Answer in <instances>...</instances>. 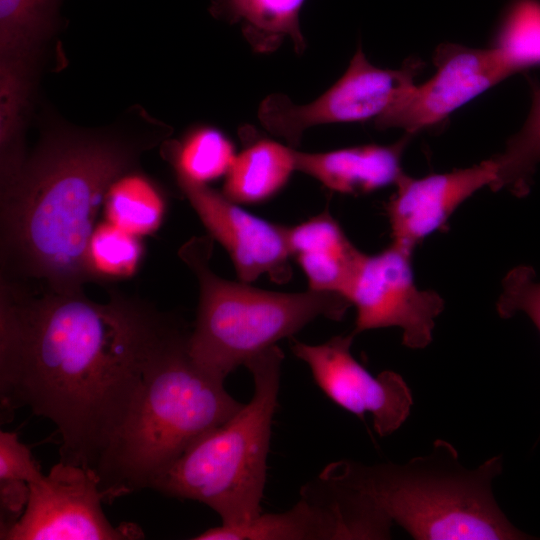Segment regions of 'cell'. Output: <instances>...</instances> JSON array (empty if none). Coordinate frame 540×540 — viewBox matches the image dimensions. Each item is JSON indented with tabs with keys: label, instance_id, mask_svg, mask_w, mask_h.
<instances>
[{
	"label": "cell",
	"instance_id": "cell-6",
	"mask_svg": "<svg viewBox=\"0 0 540 540\" xmlns=\"http://www.w3.org/2000/svg\"><path fill=\"white\" fill-rule=\"evenodd\" d=\"M212 250L210 235L193 237L182 245L179 256L199 285L188 351L200 368L219 380L316 318L341 320L352 307L336 293L274 292L222 278L210 267Z\"/></svg>",
	"mask_w": 540,
	"mask_h": 540
},
{
	"label": "cell",
	"instance_id": "cell-17",
	"mask_svg": "<svg viewBox=\"0 0 540 540\" xmlns=\"http://www.w3.org/2000/svg\"><path fill=\"white\" fill-rule=\"evenodd\" d=\"M294 149L258 140L236 155L226 174L223 194L238 204H256L275 196L296 171Z\"/></svg>",
	"mask_w": 540,
	"mask_h": 540
},
{
	"label": "cell",
	"instance_id": "cell-15",
	"mask_svg": "<svg viewBox=\"0 0 540 540\" xmlns=\"http://www.w3.org/2000/svg\"><path fill=\"white\" fill-rule=\"evenodd\" d=\"M288 244L292 258L307 278L309 289L347 298L363 253L328 212L288 227Z\"/></svg>",
	"mask_w": 540,
	"mask_h": 540
},
{
	"label": "cell",
	"instance_id": "cell-5",
	"mask_svg": "<svg viewBox=\"0 0 540 540\" xmlns=\"http://www.w3.org/2000/svg\"><path fill=\"white\" fill-rule=\"evenodd\" d=\"M283 358L275 345L250 359L245 364L254 384L250 401L194 441L152 489L207 505L224 527L236 529L252 523L262 513Z\"/></svg>",
	"mask_w": 540,
	"mask_h": 540
},
{
	"label": "cell",
	"instance_id": "cell-13",
	"mask_svg": "<svg viewBox=\"0 0 540 540\" xmlns=\"http://www.w3.org/2000/svg\"><path fill=\"white\" fill-rule=\"evenodd\" d=\"M493 158L451 172L413 178L405 173L395 183L387 214L392 243L411 252L441 229L474 193L496 180Z\"/></svg>",
	"mask_w": 540,
	"mask_h": 540
},
{
	"label": "cell",
	"instance_id": "cell-12",
	"mask_svg": "<svg viewBox=\"0 0 540 540\" xmlns=\"http://www.w3.org/2000/svg\"><path fill=\"white\" fill-rule=\"evenodd\" d=\"M177 180L210 236L226 249L240 281L262 275L277 283L291 278L288 227L253 215L207 184Z\"/></svg>",
	"mask_w": 540,
	"mask_h": 540
},
{
	"label": "cell",
	"instance_id": "cell-25",
	"mask_svg": "<svg viewBox=\"0 0 540 540\" xmlns=\"http://www.w3.org/2000/svg\"><path fill=\"white\" fill-rule=\"evenodd\" d=\"M496 308L502 318L526 314L540 332V281L533 268L522 265L507 273Z\"/></svg>",
	"mask_w": 540,
	"mask_h": 540
},
{
	"label": "cell",
	"instance_id": "cell-11",
	"mask_svg": "<svg viewBox=\"0 0 540 540\" xmlns=\"http://www.w3.org/2000/svg\"><path fill=\"white\" fill-rule=\"evenodd\" d=\"M355 335H338L321 344L294 341V355L305 362L324 394L346 411L363 418L371 413L376 433L388 436L410 414L412 393L404 379L393 371L373 376L352 355Z\"/></svg>",
	"mask_w": 540,
	"mask_h": 540
},
{
	"label": "cell",
	"instance_id": "cell-10",
	"mask_svg": "<svg viewBox=\"0 0 540 540\" xmlns=\"http://www.w3.org/2000/svg\"><path fill=\"white\" fill-rule=\"evenodd\" d=\"M435 74L410 87L374 122L380 129L411 134L434 125L515 71L495 47L440 44L433 55Z\"/></svg>",
	"mask_w": 540,
	"mask_h": 540
},
{
	"label": "cell",
	"instance_id": "cell-24",
	"mask_svg": "<svg viewBox=\"0 0 540 540\" xmlns=\"http://www.w3.org/2000/svg\"><path fill=\"white\" fill-rule=\"evenodd\" d=\"M495 43L516 73L540 65V1L516 0L505 14Z\"/></svg>",
	"mask_w": 540,
	"mask_h": 540
},
{
	"label": "cell",
	"instance_id": "cell-7",
	"mask_svg": "<svg viewBox=\"0 0 540 540\" xmlns=\"http://www.w3.org/2000/svg\"><path fill=\"white\" fill-rule=\"evenodd\" d=\"M421 67L420 60L411 59L400 69L379 68L359 47L342 77L317 99L297 105L282 94H272L261 103L258 117L269 132L297 145L313 126L375 121L415 84Z\"/></svg>",
	"mask_w": 540,
	"mask_h": 540
},
{
	"label": "cell",
	"instance_id": "cell-9",
	"mask_svg": "<svg viewBox=\"0 0 540 540\" xmlns=\"http://www.w3.org/2000/svg\"><path fill=\"white\" fill-rule=\"evenodd\" d=\"M411 255L392 242L379 253H363L347 292L356 309L355 336L371 329L398 327L408 348L422 349L431 343L444 301L437 292L416 285Z\"/></svg>",
	"mask_w": 540,
	"mask_h": 540
},
{
	"label": "cell",
	"instance_id": "cell-8",
	"mask_svg": "<svg viewBox=\"0 0 540 540\" xmlns=\"http://www.w3.org/2000/svg\"><path fill=\"white\" fill-rule=\"evenodd\" d=\"M25 510L1 540H132L144 538L132 522L111 524L97 473L59 460L29 484Z\"/></svg>",
	"mask_w": 540,
	"mask_h": 540
},
{
	"label": "cell",
	"instance_id": "cell-21",
	"mask_svg": "<svg viewBox=\"0 0 540 540\" xmlns=\"http://www.w3.org/2000/svg\"><path fill=\"white\" fill-rule=\"evenodd\" d=\"M492 158L497 172L491 189L526 195L540 163V86L533 87L532 105L525 123L507 141L504 150Z\"/></svg>",
	"mask_w": 540,
	"mask_h": 540
},
{
	"label": "cell",
	"instance_id": "cell-19",
	"mask_svg": "<svg viewBox=\"0 0 540 540\" xmlns=\"http://www.w3.org/2000/svg\"><path fill=\"white\" fill-rule=\"evenodd\" d=\"M103 210L108 222L142 237L160 227L166 214V201L146 177L125 173L107 190Z\"/></svg>",
	"mask_w": 540,
	"mask_h": 540
},
{
	"label": "cell",
	"instance_id": "cell-22",
	"mask_svg": "<svg viewBox=\"0 0 540 540\" xmlns=\"http://www.w3.org/2000/svg\"><path fill=\"white\" fill-rule=\"evenodd\" d=\"M167 156L177 177L207 184L228 173L236 154L233 144L222 132L200 128L180 143L171 145Z\"/></svg>",
	"mask_w": 540,
	"mask_h": 540
},
{
	"label": "cell",
	"instance_id": "cell-3",
	"mask_svg": "<svg viewBox=\"0 0 540 540\" xmlns=\"http://www.w3.org/2000/svg\"><path fill=\"white\" fill-rule=\"evenodd\" d=\"M502 468L500 455L466 468L455 447L437 439L429 454L404 464L340 460L323 472L358 492L417 540L530 539L496 502L492 483Z\"/></svg>",
	"mask_w": 540,
	"mask_h": 540
},
{
	"label": "cell",
	"instance_id": "cell-4",
	"mask_svg": "<svg viewBox=\"0 0 540 540\" xmlns=\"http://www.w3.org/2000/svg\"><path fill=\"white\" fill-rule=\"evenodd\" d=\"M189 334L180 320L97 469L105 502L152 488L194 441L242 407L224 381L193 361Z\"/></svg>",
	"mask_w": 540,
	"mask_h": 540
},
{
	"label": "cell",
	"instance_id": "cell-14",
	"mask_svg": "<svg viewBox=\"0 0 540 540\" xmlns=\"http://www.w3.org/2000/svg\"><path fill=\"white\" fill-rule=\"evenodd\" d=\"M408 137L383 146L376 144L318 153L295 150L296 171H301L332 191L366 194L396 183L403 173L401 156Z\"/></svg>",
	"mask_w": 540,
	"mask_h": 540
},
{
	"label": "cell",
	"instance_id": "cell-23",
	"mask_svg": "<svg viewBox=\"0 0 540 540\" xmlns=\"http://www.w3.org/2000/svg\"><path fill=\"white\" fill-rule=\"evenodd\" d=\"M140 238L107 220L97 223L86 250L91 280H119L134 275L144 254Z\"/></svg>",
	"mask_w": 540,
	"mask_h": 540
},
{
	"label": "cell",
	"instance_id": "cell-20",
	"mask_svg": "<svg viewBox=\"0 0 540 540\" xmlns=\"http://www.w3.org/2000/svg\"><path fill=\"white\" fill-rule=\"evenodd\" d=\"M58 0H0L1 63L25 65L54 21Z\"/></svg>",
	"mask_w": 540,
	"mask_h": 540
},
{
	"label": "cell",
	"instance_id": "cell-2",
	"mask_svg": "<svg viewBox=\"0 0 540 540\" xmlns=\"http://www.w3.org/2000/svg\"><path fill=\"white\" fill-rule=\"evenodd\" d=\"M145 142L92 135L44 141L1 184L0 281L32 291L83 292L86 250L111 184Z\"/></svg>",
	"mask_w": 540,
	"mask_h": 540
},
{
	"label": "cell",
	"instance_id": "cell-16",
	"mask_svg": "<svg viewBox=\"0 0 540 540\" xmlns=\"http://www.w3.org/2000/svg\"><path fill=\"white\" fill-rule=\"evenodd\" d=\"M300 500L281 513H261L242 528L222 525L196 535L195 540H327L339 539V530L329 509L301 489Z\"/></svg>",
	"mask_w": 540,
	"mask_h": 540
},
{
	"label": "cell",
	"instance_id": "cell-18",
	"mask_svg": "<svg viewBox=\"0 0 540 540\" xmlns=\"http://www.w3.org/2000/svg\"><path fill=\"white\" fill-rule=\"evenodd\" d=\"M304 0H221V10L230 19L241 21L250 43L261 51L277 47L289 37L297 51L305 44L299 13Z\"/></svg>",
	"mask_w": 540,
	"mask_h": 540
},
{
	"label": "cell",
	"instance_id": "cell-1",
	"mask_svg": "<svg viewBox=\"0 0 540 540\" xmlns=\"http://www.w3.org/2000/svg\"><path fill=\"white\" fill-rule=\"evenodd\" d=\"M179 321L116 292L98 303L0 281L2 411L49 419L59 460L97 472Z\"/></svg>",
	"mask_w": 540,
	"mask_h": 540
},
{
	"label": "cell",
	"instance_id": "cell-26",
	"mask_svg": "<svg viewBox=\"0 0 540 540\" xmlns=\"http://www.w3.org/2000/svg\"><path fill=\"white\" fill-rule=\"evenodd\" d=\"M44 474L28 446L14 432H0V482H31Z\"/></svg>",
	"mask_w": 540,
	"mask_h": 540
}]
</instances>
